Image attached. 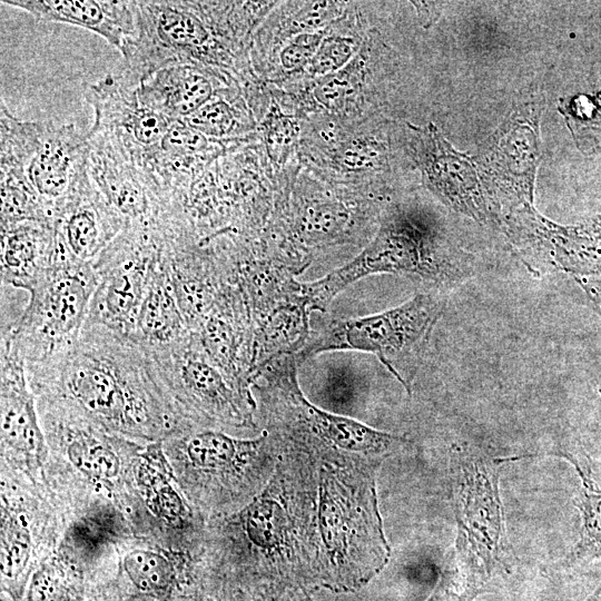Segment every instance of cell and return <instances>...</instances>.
<instances>
[{"mask_svg":"<svg viewBox=\"0 0 601 601\" xmlns=\"http://www.w3.org/2000/svg\"><path fill=\"white\" fill-rule=\"evenodd\" d=\"M27 374L37 401L128 440L168 439L183 430L148 351L102 324L87 321L72 347L27 366Z\"/></svg>","mask_w":601,"mask_h":601,"instance_id":"6da1fadb","label":"cell"},{"mask_svg":"<svg viewBox=\"0 0 601 601\" xmlns=\"http://www.w3.org/2000/svg\"><path fill=\"white\" fill-rule=\"evenodd\" d=\"M135 33L120 50L117 77L137 88L156 71L184 63L220 65L228 60L229 37L244 35L249 2L132 1Z\"/></svg>","mask_w":601,"mask_h":601,"instance_id":"7a4b0ae2","label":"cell"},{"mask_svg":"<svg viewBox=\"0 0 601 601\" xmlns=\"http://www.w3.org/2000/svg\"><path fill=\"white\" fill-rule=\"evenodd\" d=\"M465 257L446 246L420 215L395 209L382 221L371 244L346 265L303 285L313 309H325L351 284L374 274H401L452 285L471 274Z\"/></svg>","mask_w":601,"mask_h":601,"instance_id":"3957f363","label":"cell"},{"mask_svg":"<svg viewBox=\"0 0 601 601\" xmlns=\"http://www.w3.org/2000/svg\"><path fill=\"white\" fill-rule=\"evenodd\" d=\"M97 284L93 264L63 253L27 292L20 316L1 326L27 366L50 361L73 346L86 325Z\"/></svg>","mask_w":601,"mask_h":601,"instance_id":"277c9868","label":"cell"},{"mask_svg":"<svg viewBox=\"0 0 601 601\" xmlns=\"http://www.w3.org/2000/svg\"><path fill=\"white\" fill-rule=\"evenodd\" d=\"M443 309L444 299L440 296L417 294L377 314L336 319L300 355L306 359L331 351L374 354L410 393L417 366Z\"/></svg>","mask_w":601,"mask_h":601,"instance_id":"5b68a950","label":"cell"},{"mask_svg":"<svg viewBox=\"0 0 601 601\" xmlns=\"http://www.w3.org/2000/svg\"><path fill=\"white\" fill-rule=\"evenodd\" d=\"M0 145V165L21 171L53 223L87 170V132L72 124L21 120L1 99Z\"/></svg>","mask_w":601,"mask_h":601,"instance_id":"8992f818","label":"cell"},{"mask_svg":"<svg viewBox=\"0 0 601 601\" xmlns=\"http://www.w3.org/2000/svg\"><path fill=\"white\" fill-rule=\"evenodd\" d=\"M147 351L162 391L185 431L189 430L190 423L200 420L224 424L243 421L238 384L200 349L190 333L173 345Z\"/></svg>","mask_w":601,"mask_h":601,"instance_id":"52a82bcc","label":"cell"},{"mask_svg":"<svg viewBox=\"0 0 601 601\" xmlns=\"http://www.w3.org/2000/svg\"><path fill=\"white\" fill-rule=\"evenodd\" d=\"M504 461L466 445L455 447L451 456L457 536L487 573L505 566L511 554L499 490L500 465Z\"/></svg>","mask_w":601,"mask_h":601,"instance_id":"ba28073f","label":"cell"},{"mask_svg":"<svg viewBox=\"0 0 601 601\" xmlns=\"http://www.w3.org/2000/svg\"><path fill=\"white\" fill-rule=\"evenodd\" d=\"M158 252L150 221L128 223L93 263L98 284L87 321L131 336Z\"/></svg>","mask_w":601,"mask_h":601,"instance_id":"9c48e42d","label":"cell"},{"mask_svg":"<svg viewBox=\"0 0 601 601\" xmlns=\"http://www.w3.org/2000/svg\"><path fill=\"white\" fill-rule=\"evenodd\" d=\"M85 99L93 110L88 136L146 174L174 119L145 106L137 88L112 73L88 86Z\"/></svg>","mask_w":601,"mask_h":601,"instance_id":"30bf717a","label":"cell"},{"mask_svg":"<svg viewBox=\"0 0 601 601\" xmlns=\"http://www.w3.org/2000/svg\"><path fill=\"white\" fill-rule=\"evenodd\" d=\"M89 176L88 168L53 218V227L69 256L93 264L127 226Z\"/></svg>","mask_w":601,"mask_h":601,"instance_id":"8fae6325","label":"cell"},{"mask_svg":"<svg viewBox=\"0 0 601 601\" xmlns=\"http://www.w3.org/2000/svg\"><path fill=\"white\" fill-rule=\"evenodd\" d=\"M87 168L95 185L127 223L150 221L161 209V195L145 173L102 142L89 137Z\"/></svg>","mask_w":601,"mask_h":601,"instance_id":"7c38bea8","label":"cell"},{"mask_svg":"<svg viewBox=\"0 0 601 601\" xmlns=\"http://www.w3.org/2000/svg\"><path fill=\"white\" fill-rule=\"evenodd\" d=\"M226 83L210 66L174 65L146 78L137 87V93L148 108L170 119L184 120L217 96L229 92Z\"/></svg>","mask_w":601,"mask_h":601,"instance_id":"4fadbf2b","label":"cell"},{"mask_svg":"<svg viewBox=\"0 0 601 601\" xmlns=\"http://www.w3.org/2000/svg\"><path fill=\"white\" fill-rule=\"evenodd\" d=\"M66 252L52 224L27 220L1 226V286L28 292Z\"/></svg>","mask_w":601,"mask_h":601,"instance_id":"5bb4252c","label":"cell"},{"mask_svg":"<svg viewBox=\"0 0 601 601\" xmlns=\"http://www.w3.org/2000/svg\"><path fill=\"white\" fill-rule=\"evenodd\" d=\"M10 7L36 20L60 22L91 31L119 51L135 33L132 1L105 0H6Z\"/></svg>","mask_w":601,"mask_h":601,"instance_id":"9a60e30c","label":"cell"},{"mask_svg":"<svg viewBox=\"0 0 601 601\" xmlns=\"http://www.w3.org/2000/svg\"><path fill=\"white\" fill-rule=\"evenodd\" d=\"M189 333L159 248L131 337L147 349H158L184 339Z\"/></svg>","mask_w":601,"mask_h":601,"instance_id":"2e32d148","label":"cell"},{"mask_svg":"<svg viewBox=\"0 0 601 601\" xmlns=\"http://www.w3.org/2000/svg\"><path fill=\"white\" fill-rule=\"evenodd\" d=\"M292 398L304 420L328 442L351 452L388 454L407 443L402 436L377 431L344 415L314 405L296 384H290Z\"/></svg>","mask_w":601,"mask_h":601,"instance_id":"e0dca14e","label":"cell"},{"mask_svg":"<svg viewBox=\"0 0 601 601\" xmlns=\"http://www.w3.org/2000/svg\"><path fill=\"white\" fill-rule=\"evenodd\" d=\"M169 443L183 450L190 463L204 471H219L233 466L240 454L250 450L254 442L239 441L224 433L206 430L168 437Z\"/></svg>","mask_w":601,"mask_h":601,"instance_id":"ac0fdd59","label":"cell"},{"mask_svg":"<svg viewBox=\"0 0 601 601\" xmlns=\"http://www.w3.org/2000/svg\"><path fill=\"white\" fill-rule=\"evenodd\" d=\"M0 226L27 220L52 224L47 208L26 177L13 167L0 165Z\"/></svg>","mask_w":601,"mask_h":601,"instance_id":"d6986e66","label":"cell"},{"mask_svg":"<svg viewBox=\"0 0 601 601\" xmlns=\"http://www.w3.org/2000/svg\"><path fill=\"white\" fill-rule=\"evenodd\" d=\"M559 455L570 461L581 477L575 505L581 514L582 528L574 552L578 556L601 555V489L592 481L589 470L577 456L569 453Z\"/></svg>","mask_w":601,"mask_h":601,"instance_id":"ffe728a7","label":"cell"},{"mask_svg":"<svg viewBox=\"0 0 601 601\" xmlns=\"http://www.w3.org/2000/svg\"><path fill=\"white\" fill-rule=\"evenodd\" d=\"M226 93L217 96L185 118L184 121L193 129L216 141L246 131L249 127L246 112Z\"/></svg>","mask_w":601,"mask_h":601,"instance_id":"44dd1931","label":"cell"},{"mask_svg":"<svg viewBox=\"0 0 601 601\" xmlns=\"http://www.w3.org/2000/svg\"><path fill=\"white\" fill-rule=\"evenodd\" d=\"M124 566L131 582L145 592L165 590L173 579L170 563L152 551L136 550L128 553Z\"/></svg>","mask_w":601,"mask_h":601,"instance_id":"7402d4cb","label":"cell"},{"mask_svg":"<svg viewBox=\"0 0 601 601\" xmlns=\"http://www.w3.org/2000/svg\"><path fill=\"white\" fill-rule=\"evenodd\" d=\"M355 51L352 38L333 36L324 39L309 62L313 75H328L339 70L348 62Z\"/></svg>","mask_w":601,"mask_h":601,"instance_id":"603a6c76","label":"cell"},{"mask_svg":"<svg viewBox=\"0 0 601 601\" xmlns=\"http://www.w3.org/2000/svg\"><path fill=\"white\" fill-rule=\"evenodd\" d=\"M323 37L322 31L296 36L282 51L283 67L289 71H295L309 65L323 41Z\"/></svg>","mask_w":601,"mask_h":601,"instance_id":"cb8c5ba5","label":"cell"},{"mask_svg":"<svg viewBox=\"0 0 601 601\" xmlns=\"http://www.w3.org/2000/svg\"><path fill=\"white\" fill-rule=\"evenodd\" d=\"M339 8V3L333 1L308 2L304 9L290 20L286 35L313 32L326 21L335 18Z\"/></svg>","mask_w":601,"mask_h":601,"instance_id":"d4e9b609","label":"cell"},{"mask_svg":"<svg viewBox=\"0 0 601 601\" xmlns=\"http://www.w3.org/2000/svg\"><path fill=\"white\" fill-rule=\"evenodd\" d=\"M28 539L22 531H6L2 534L1 571L16 578L23 570L29 555Z\"/></svg>","mask_w":601,"mask_h":601,"instance_id":"484cf974","label":"cell"},{"mask_svg":"<svg viewBox=\"0 0 601 601\" xmlns=\"http://www.w3.org/2000/svg\"><path fill=\"white\" fill-rule=\"evenodd\" d=\"M345 71L331 75L315 89L316 99L327 108H337L354 88L353 71L356 62L349 65Z\"/></svg>","mask_w":601,"mask_h":601,"instance_id":"4316f807","label":"cell"},{"mask_svg":"<svg viewBox=\"0 0 601 601\" xmlns=\"http://www.w3.org/2000/svg\"><path fill=\"white\" fill-rule=\"evenodd\" d=\"M323 392L329 396V402L344 405L355 394V376L342 365H332L323 374Z\"/></svg>","mask_w":601,"mask_h":601,"instance_id":"83f0119b","label":"cell"},{"mask_svg":"<svg viewBox=\"0 0 601 601\" xmlns=\"http://www.w3.org/2000/svg\"><path fill=\"white\" fill-rule=\"evenodd\" d=\"M62 590L58 578L49 568L37 571L30 582L28 601H61Z\"/></svg>","mask_w":601,"mask_h":601,"instance_id":"f1b7e54d","label":"cell"},{"mask_svg":"<svg viewBox=\"0 0 601 601\" xmlns=\"http://www.w3.org/2000/svg\"><path fill=\"white\" fill-rule=\"evenodd\" d=\"M377 152L367 145L352 144L339 156V162L349 170L372 168Z\"/></svg>","mask_w":601,"mask_h":601,"instance_id":"f546056e","label":"cell"},{"mask_svg":"<svg viewBox=\"0 0 601 601\" xmlns=\"http://www.w3.org/2000/svg\"><path fill=\"white\" fill-rule=\"evenodd\" d=\"M266 132L268 148H278L277 146H287L295 137L294 125L285 118H274L269 120Z\"/></svg>","mask_w":601,"mask_h":601,"instance_id":"4dcf8cb0","label":"cell"},{"mask_svg":"<svg viewBox=\"0 0 601 601\" xmlns=\"http://www.w3.org/2000/svg\"><path fill=\"white\" fill-rule=\"evenodd\" d=\"M601 317V277H574Z\"/></svg>","mask_w":601,"mask_h":601,"instance_id":"1f68e13d","label":"cell"}]
</instances>
